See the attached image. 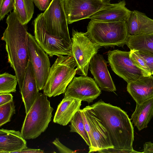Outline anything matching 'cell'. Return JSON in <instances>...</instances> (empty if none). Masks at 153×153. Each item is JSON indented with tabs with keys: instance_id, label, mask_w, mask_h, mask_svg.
<instances>
[{
	"instance_id": "6da1fadb",
	"label": "cell",
	"mask_w": 153,
	"mask_h": 153,
	"mask_svg": "<svg viewBox=\"0 0 153 153\" xmlns=\"http://www.w3.org/2000/svg\"><path fill=\"white\" fill-rule=\"evenodd\" d=\"M91 106L108 133L114 146L110 153L140 152L133 149L134 127L125 111L101 100Z\"/></svg>"
},
{
	"instance_id": "7a4b0ae2",
	"label": "cell",
	"mask_w": 153,
	"mask_h": 153,
	"mask_svg": "<svg viewBox=\"0 0 153 153\" xmlns=\"http://www.w3.org/2000/svg\"><path fill=\"white\" fill-rule=\"evenodd\" d=\"M6 23L7 27L1 39L5 42L8 62L14 71L20 90L29 61V33L26 25L22 23L13 12L8 16Z\"/></svg>"
},
{
	"instance_id": "3957f363",
	"label": "cell",
	"mask_w": 153,
	"mask_h": 153,
	"mask_svg": "<svg viewBox=\"0 0 153 153\" xmlns=\"http://www.w3.org/2000/svg\"><path fill=\"white\" fill-rule=\"evenodd\" d=\"M85 34L93 42L106 48L123 47L128 36L125 21L100 22L91 19Z\"/></svg>"
},
{
	"instance_id": "277c9868",
	"label": "cell",
	"mask_w": 153,
	"mask_h": 153,
	"mask_svg": "<svg viewBox=\"0 0 153 153\" xmlns=\"http://www.w3.org/2000/svg\"><path fill=\"white\" fill-rule=\"evenodd\" d=\"M50 68L43 94L49 97L65 93L76 73L77 64L72 56L59 55Z\"/></svg>"
},
{
	"instance_id": "5b68a950",
	"label": "cell",
	"mask_w": 153,
	"mask_h": 153,
	"mask_svg": "<svg viewBox=\"0 0 153 153\" xmlns=\"http://www.w3.org/2000/svg\"><path fill=\"white\" fill-rule=\"evenodd\" d=\"M53 109L48 96L41 93L26 115L21 130L25 139H35L47 128L51 120Z\"/></svg>"
},
{
	"instance_id": "8992f818",
	"label": "cell",
	"mask_w": 153,
	"mask_h": 153,
	"mask_svg": "<svg viewBox=\"0 0 153 153\" xmlns=\"http://www.w3.org/2000/svg\"><path fill=\"white\" fill-rule=\"evenodd\" d=\"M34 37L41 48L50 56H72L71 44L65 39L54 36L47 30L43 13L38 15L33 21Z\"/></svg>"
},
{
	"instance_id": "52a82bcc",
	"label": "cell",
	"mask_w": 153,
	"mask_h": 153,
	"mask_svg": "<svg viewBox=\"0 0 153 153\" xmlns=\"http://www.w3.org/2000/svg\"><path fill=\"white\" fill-rule=\"evenodd\" d=\"M71 40L72 56L77 64L76 74L87 76L91 60L102 47L93 42L85 33L73 29Z\"/></svg>"
},
{
	"instance_id": "ba28073f",
	"label": "cell",
	"mask_w": 153,
	"mask_h": 153,
	"mask_svg": "<svg viewBox=\"0 0 153 153\" xmlns=\"http://www.w3.org/2000/svg\"><path fill=\"white\" fill-rule=\"evenodd\" d=\"M130 51L118 49L109 51L107 53L108 62L112 70L127 83L149 76L137 66L130 57Z\"/></svg>"
},
{
	"instance_id": "9c48e42d",
	"label": "cell",
	"mask_w": 153,
	"mask_h": 153,
	"mask_svg": "<svg viewBox=\"0 0 153 153\" xmlns=\"http://www.w3.org/2000/svg\"><path fill=\"white\" fill-rule=\"evenodd\" d=\"M48 31L51 34L62 38L72 45L64 0H52L43 13Z\"/></svg>"
},
{
	"instance_id": "30bf717a",
	"label": "cell",
	"mask_w": 153,
	"mask_h": 153,
	"mask_svg": "<svg viewBox=\"0 0 153 153\" xmlns=\"http://www.w3.org/2000/svg\"><path fill=\"white\" fill-rule=\"evenodd\" d=\"M28 51L38 89L43 90L47 80L51 64L48 54L41 48L34 36L28 33Z\"/></svg>"
},
{
	"instance_id": "8fae6325",
	"label": "cell",
	"mask_w": 153,
	"mask_h": 153,
	"mask_svg": "<svg viewBox=\"0 0 153 153\" xmlns=\"http://www.w3.org/2000/svg\"><path fill=\"white\" fill-rule=\"evenodd\" d=\"M68 24L88 19L111 4L109 0H64Z\"/></svg>"
},
{
	"instance_id": "7c38bea8",
	"label": "cell",
	"mask_w": 153,
	"mask_h": 153,
	"mask_svg": "<svg viewBox=\"0 0 153 153\" xmlns=\"http://www.w3.org/2000/svg\"><path fill=\"white\" fill-rule=\"evenodd\" d=\"M101 93V89L93 79L87 76L81 75L74 77L66 88L65 97L90 103Z\"/></svg>"
},
{
	"instance_id": "4fadbf2b",
	"label": "cell",
	"mask_w": 153,
	"mask_h": 153,
	"mask_svg": "<svg viewBox=\"0 0 153 153\" xmlns=\"http://www.w3.org/2000/svg\"><path fill=\"white\" fill-rule=\"evenodd\" d=\"M82 109L90 126L92 135L96 145L97 152L110 153L114 146L108 133L102 121L91 105L87 106Z\"/></svg>"
},
{
	"instance_id": "5bb4252c",
	"label": "cell",
	"mask_w": 153,
	"mask_h": 153,
	"mask_svg": "<svg viewBox=\"0 0 153 153\" xmlns=\"http://www.w3.org/2000/svg\"><path fill=\"white\" fill-rule=\"evenodd\" d=\"M107 62L102 55L96 54L90 62L89 69L94 80L101 90L108 92L116 91V86L107 68Z\"/></svg>"
},
{
	"instance_id": "9a60e30c",
	"label": "cell",
	"mask_w": 153,
	"mask_h": 153,
	"mask_svg": "<svg viewBox=\"0 0 153 153\" xmlns=\"http://www.w3.org/2000/svg\"><path fill=\"white\" fill-rule=\"evenodd\" d=\"M125 0L111 4L91 16L89 19L100 22H113L128 20L131 11L126 7Z\"/></svg>"
},
{
	"instance_id": "2e32d148",
	"label": "cell",
	"mask_w": 153,
	"mask_h": 153,
	"mask_svg": "<svg viewBox=\"0 0 153 153\" xmlns=\"http://www.w3.org/2000/svg\"><path fill=\"white\" fill-rule=\"evenodd\" d=\"M31 63L29 61L21 88L20 90L26 114L28 113L39 92Z\"/></svg>"
},
{
	"instance_id": "e0dca14e",
	"label": "cell",
	"mask_w": 153,
	"mask_h": 153,
	"mask_svg": "<svg viewBox=\"0 0 153 153\" xmlns=\"http://www.w3.org/2000/svg\"><path fill=\"white\" fill-rule=\"evenodd\" d=\"M127 90L136 104L153 98V76H148L128 83Z\"/></svg>"
},
{
	"instance_id": "ac0fdd59",
	"label": "cell",
	"mask_w": 153,
	"mask_h": 153,
	"mask_svg": "<svg viewBox=\"0 0 153 153\" xmlns=\"http://www.w3.org/2000/svg\"><path fill=\"white\" fill-rule=\"evenodd\" d=\"M27 142L21 132L0 130V153H18L27 147Z\"/></svg>"
},
{
	"instance_id": "d6986e66",
	"label": "cell",
	"mask_w": 153,
	"mask_h": 153,
	"mask_svg": "<svg viewBox=\"0 0 153 153\" xmlns=\"http://www.w3.org/2000/svg\"><path fill=\"white\" fill-rule=\"evenodd\" d=\"M126 23L128 36L153 33V19L137 10L131 11Z\"/></svg>"
},
{
	"instance_id": "ffe728a7",
	"label": "cell",
	"mask_w": 153,
	"mask_h": 153,
	"mask_svg": "<svg viewBox=\"0 0 153 153\" xmlns=\"http://www.w3.org/2000/svg\"><path fill=\"white\" fill-rule=\"evenodd\" d=\"M81 105V100L64 97L57 106L53 122L63 126L67 125L76 112L80 109Z\"/></svg>"
},
{
	"instance_id": "44dd1931",
	"label": "cell",
	"mask_w": 153,
	"mask_h": 153,
	"mask_svg": "<svg viewBox=\"0 0 153 153\" xmlns=\"http://www.w3.org/2000/svg\"><path fill=\"white\" fill-rule=\"evenodd\" d=\"M153 116V98L140 104H136L135 111L131 115L132 123L140 131L147 127Z\"/></svg>"
},
{
	"instance_id": "7402d4cb",
	"label": "cell",
	"mask_w": 153,
	"mask_h": 153,
	"mask_svg": "<svg viewBox=\"0 0 153 153\" xmlns=\"http://www.w3.org/2000/svg\"><path fill=\"white\" fill-rule=\"evenodd\" d=\"M126 45L130 50L153 56V33L128 36Z\"/></svg>"
},
{
	"instance_id": "603a6c76",
	"label": "cell",
	"mask_w": 153,
	"mask_h": 153,
	"mask_svg": "<svg viewBox=\"0 0 153 153\" xmlns=\"http://www.w3.org/2000/svg\"><path fill=\"white\" fill-rule=\"evenodd\" d=\"M33 0H14L13 12L24 25H26L33 17Z\"/></svg>"
},
{
	"instance_id": "cb8c5ba5",
	"label": "cell",
	"mask_w": 153,
	"mask_h": 153,
	"mask_svg": "<svg viewBox=\"0 0 153 153\" xmlns=\"http://www.w3.org/2000/svg\"><path fill=\"white\" fill-rule=\"evenodd\" d=\"M69 125L70 131L78 134L84 140L87 144L91 145L89 137L86 131L83 123L82 112L80 109L78 110L71 119Z\"/></svg>"
},
{
	"instance_id": "d4e9b609",
	"label": "cell",
	"mask_w": 153,
	"mask_h": 153,
	"mask_svg": "<svg viewBox=\"0 0 153 153\" xmlns=\"http://www.w3.org/2000/svg\"><path fill=\"white\" fill-rule=\"evenodd\" d=\"M18 83L16 76L7 73L0 75V94L15 92Z\"/></svg>"
},
{
	"instance_id": "484cf974",
	"label": "cell",
	"mask_w": 153,
	"mask_h": 153,
	"mask_svg": "<svg viewBox=\"0 0 153 153\" xmlns=\"http://www.w3.org/2000/svg\"><path fill=\"white\" fill-rule=\"evenodd\" d=\"M15 113V106L13 101L0 105V126L10 121L12 116Z\"/></svg>"
},
{
	"instance_id": "4316f807",
	"label": "cell",
	"mask_w": 153,
	"mask_h": 153,
	"mask_svg": "<svg viewBox=\"0 0 153 153\" xmlns=\"http://www.w3.org/2000/svg\"><path fill=\"white\" fill-rule=\"evenodd\" d=\"M130 57L137 66L146 72L149 75H151L149 68L137 51L130 50Z\"/></svg>"
},
{
	"instance_id": "83f0119b",
	"label": "cell",
	"mask_w": 153,
	"mask_h": 153,
	"mask_svg": "<svg viewBox=\"0 0 153 153\" xmlns=\"http://www.w3.org/2000/svg\"><path fill=\"white\" fill-rule=\"evenodd\" d=\"M14 0H3L0 6V20L4 18L5 16L13 9Z\"/></svg>"
},
{
	"instance_id": "f1b7e54d",
	"label": "cell",
	"mask_w": 153,
	"mask_h": 153,
	"mask_svg": "<svg viewBox=\"0 0 153 153\" xmlns=\"http://www.w3.org/2000/svg\"><path fill=\"white\" fill-rule=\"evenodd\" d=\"M136 51L149 68L151 75H153V56L146 54Z\"/></svg>"
},
{
	"instance_id": "f546056e",
	"label": "cell",
	"mask_w": 153,
	"mask_h": 153,
	"mask_svg": "<svg viewBox=\"0 0 153 153\" xmlns=\"http://www.w3.org/2000/svg\"><path fill=\"white\" fill-rule=\"evenodd\" d=\"M60 153H72L74 152L63 145L59 141L58 138H56L52 142Z\"/></svg>"
},
{
	"instance_id": "4dcf8cb0",
	"label": "cell",
	"mask_w": 153,
	"mask_h": 153,
	"mask_svg": "<svg viewBox=\"0 0 153 153\" xmlns=\"http://www.w3.org/2000/svg\"><path fill=\"white\" fill-rule=\"evenodd\" d=\"M39 9L41 11H45L49 7L52 0H33Z\"/></svg>"
},
{
	"instance_id": "1f68e13d",
	"label": "cell",
	"mask_w": 153,
	"mask_h": 153,
	"mask_svg": "<svg viewBox=\"0 0 153 153\" xmlns=\"http://www.w3.org/2000/svg\"><path fill=\"white\" fill-rule=\"evenodd\" d=\"M13 101V96L10 93L0 94V105Z\"/></svg>"
},
{
	"instance_id": "d6a6232c",
	"label": "cell",
	"mask_w": 153,
	"mask_h": 153,
	"mask_svg": "<svg viewBox=\"0 0 153 153\" xmlns=\"http://www.w3.org/2000/svg\"><path fill=\"white\" fill-rule=\"evenodd\" d=\"M143 153H153V143L151 142L145 143L143 145Z\"/></svg>"
},
{
	"instance_id": "836d02e7",
	"label": "cell",
	"mask_w": 153,
	"mask_h": 153,
	"mask_svg": "<svg viewBox=\"0 0 153 153\" xmlns=\"http://www.w3.org/2000/svg\"><path fill=\"white\" fill-rule=\"evenodd\" d=\"M43 150L40 149H33L28 148L27 147L19 152L18 153H43Z\"/></svg>"
},
{
	"instance_id": "e575fe53",
	"label": "cell",
	"mask_w": 153,
	"mask_h": 153,
	"mask_svg": "<svg viewBox=\"0 0 153 153\" xmlns=\"http://www.w3.org/2000/svg\"><path fill=\"white\" fill-rule=\"evenodd\" d=\"M3 0H0V6Z\"/></svg>"
}]
</instances>
